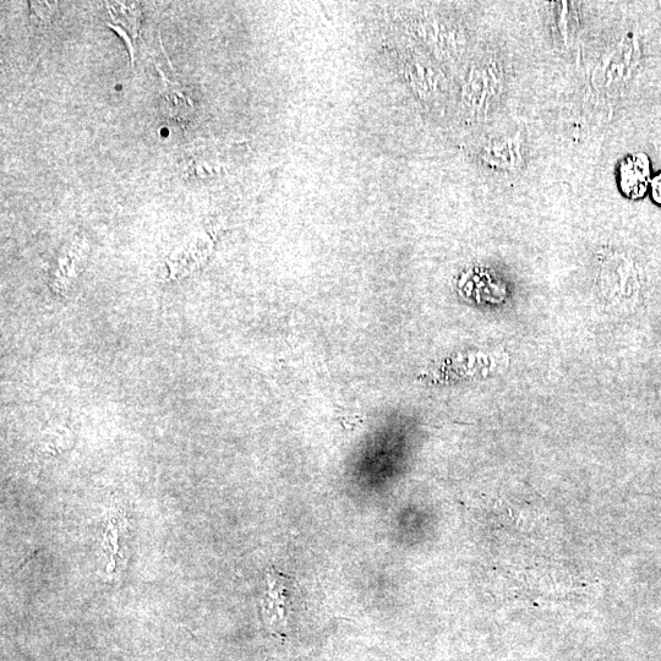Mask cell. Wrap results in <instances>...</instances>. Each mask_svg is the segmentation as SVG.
Instances as JSON below:
<instances>
[{"instance_id": "7a4b0ae2", "label": "cell", "mask_w": 661, "mask_h": 661, "mask_svg": "<svg viewBox=\"0 0 661 661\" xmlns=\"http://www.w3.org/2000/svg\"><path fill=\"white\" fill-rule=\"evenodd\" d=\"M650 182H652V165L647 155L636 152L622 158L617 166V185L625 198L642 199L649 191Z\"/></svg>"}, {"instance_id": "9c48e42d", "label": "cell", "mask_w": 661, "mask_h": 661, "mask_svg": "<svg viewBox=\"0 0 661 661\" xmlns=\"http://www.w3.org/2000/svg\"><path fill=\"white\" fill-rule=\"evenodd\" d=\"M649 190L650 194H652V199L654 200L655 204L661 206V172L652 178Z\"/></svg>"}, {"instance_id": "8992f818", "label": "cell", "mask_w": 661, "mask_h": 661, "mask_svg": "<svg viewBox=\"0 0 661 661\" xmlns=\"http://www.w3.org/2000/svg\"><path fill=\"white\" fill-rule=\"evenodd\" d=\"M160 73L163 83H165L161 98V111L167 118L182 122V120L187 119L190 113L193 112V100L183 90L182 85L168 79L161 70Z\"/></svg>"}, {"instance_id": "6da1fadb", "label": "cell", "mask_w": 661, "mask_h": 661, "mask_svg": "<svg viewBox=\"0 0 661 661\" xmlns=\"http://www.w3.org/2000/svg\"><path fill=\"white\" fill-rule=\"evenodd\" d=\"M639 53L635 36H627L611 49L593 73V85L598 90H614L625 85L635 75Z\"/></svg>"}, {"instance_id": "ba28073f", "label": "cell", "mask_w": 661, "mask_h": 661, "mask_svg": "<svg viewBox=\"0 0 661 661\" xmlns=\"http://www.w3.org/2000/svg\"><path fill=\"white\" fill-rule=\"evenodd\" d=\"M32 15H36L37 18L42 20L48 19L49 15L52 14L53 3L47 2H31Z\"/></svg>"}, {"instance_id": "277c9868", "label": "cell", "mask_w": 661, "mask_h": 661, "mask_svg": "<svg viewBox=\"0 0 661 661\" xmlns=\"http://www.w3.org/2000/svg\"><path fill=\"white\" fill-rule=\"evenodd\" d=\"M483 160L485 165L501 173H517L526 161V152L521 134L505 136L486 146Z\"/></svg>"}, {"instance_id": "3957f363", "label": "cell", "mask_w": 661, "mask_h": 661, "mask_svg": "<svg viewBox=\"0 0 661 661\" xmlns=\"http://www.w3.org/2000/svg\"><path fill=\"white\" fill-rule=\"evenodd\" d=\"M504 84V73L495 60L486 62L483 68L474 70L467 87L468 105L478 109L488 108L499 97Z\"/></svg>"}, {"instance_id": "5b68a950", "label": "cell", "mask_w": 661, "mask_h": 661, "mask_svg": "<svg viewBox=\"0 0 661 661\" xmlns=\"http://www.w3.org/2000/svg\"><path fill=\"white\" fill-rule=\"evenodd\" d=\"M107 9L112 23L109 26L122 36L134 63L136 41L139 40L142 13L138 2H107Z\"/></svg>"}, {"instance_id": "52a82bcc", "label": "cell", "mask_w": 661, "mask_h": 661, "mask_svg": "<svg viewBox=\"0 0 661 661\" xmlns=\"http://www.w3.org/2000/svg\"><path fill=\"white\" fill-rule=\"evenodd\" d=\"M267 581H269V591H267L264 603L265 619L272 628L281 630L282 627L286 626V614H284L286 613V587H284V578L280 573L271 570L269 576H267Z\"/></svg>"}]
</instances>
